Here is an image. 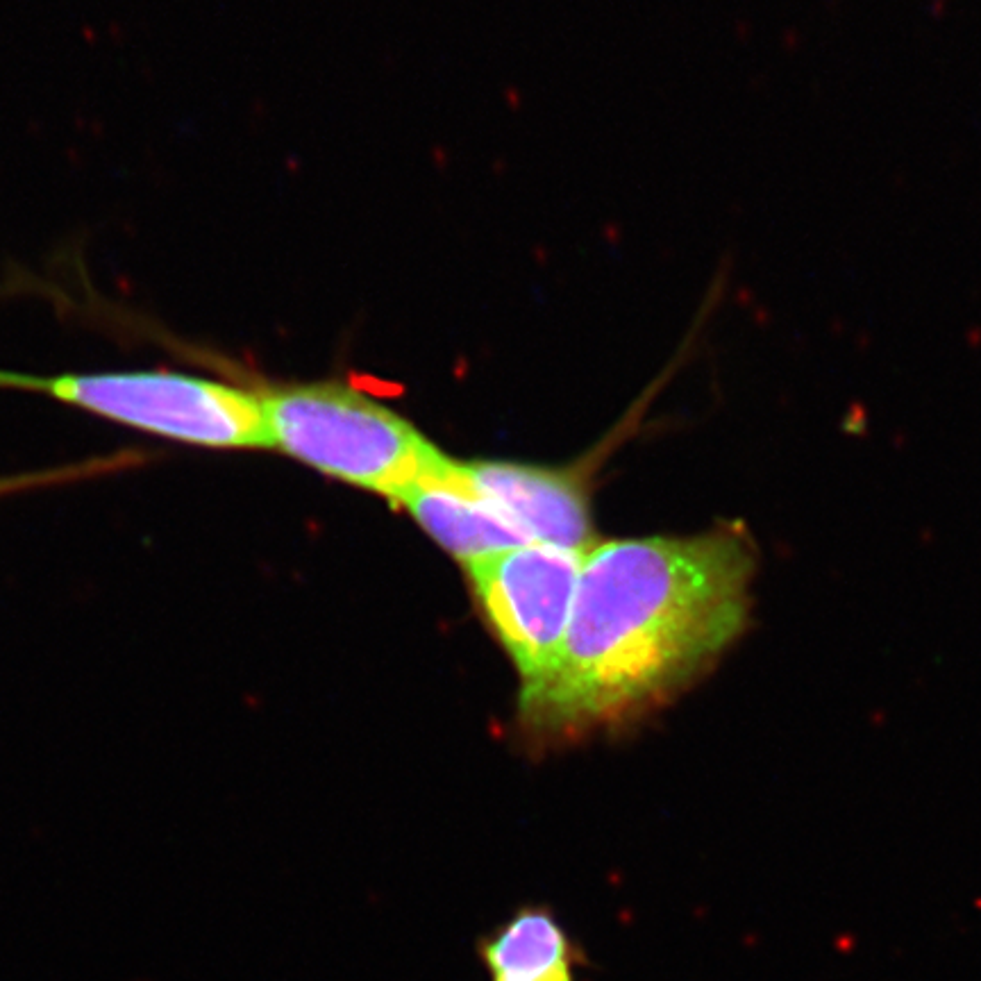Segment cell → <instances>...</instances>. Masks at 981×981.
I'll list each match as a JSON object with an SVG mask.
<instances>
[{
    "instance_id": "cell-1",
    "label": "cell",
    "mask_w": 981,
    "mask_h": 981,
    "mask_svg": "<svg viewBox=\"0 0 981 981\" xmlns=\"http://www.w3.org/2000/svg\"><path fill=\"white\" fill-rule=\"evenodd\" d=\"M757 550L743 527L609 541L584 552L568 630L521 718L573 736L673 698L743 634Z\"/></svg>"
},
{
    "instance_id": "cell-2",
    "label": "cell",
    "mask_w": 981,
    "mask_h": 981,
    "mask_svg": "<svg viewBox=\"0 0 981 981\" xmlns=\"http://www.w3.org/2000/svg\"><path fill=\"white\" fill-rule=\"evenodd\" d=\"M271 448L398 502L425 482H455L459 461L416 427L346 382L255 384Z\"/></svg>"
},
{
    "instance_id": "cell-3",
    "label": "cell",
    "mask_w": 981,
    "mask_h": 981,
    "mask_svg": "<svg viewBox=\"0 0 981 981\" xmlns=\"http://www.w3.org/2000/svg\"><path fill=\"white\" fill-rule=\"evenodd\" d=\"M0 389L41 393L80 412L205 450H271L253 384L169 368L25 373L0 368Z\"/></svg>"
},
{
    "instance_id": "cell-4",
    "label": "cell",
    "mask_w": 981,
    "mask_h": 981,
    "mask_svg": "<svg viewBox=\"0 0 981 981\" xmlns=\"http://www.w3.org/2000/svg\"><path fill=\"white\" fill-rule=\"evenodd\" d=\"M584 552L525 543L468 566L475 598L523 677L548 673L573 611Z\"/></svg>"
},
{
    "instance_id": "cell-5",
    "label": "cell",
    "mask_w": 981,
    "mask_h": 981,
    "mask_svg": "<svg viewBox=\"0 0 981 981\" xmlns=\"http://www.w3.org/2000/svg\"><path fill=\"white\" fill-rule=\"evenodd\" d=\"M461 480L516 525L530 543L586 552L589 507L575 475L514 461H464Z\"/></svg>"
},
{
    "instance_id": "cell-6",
    "label": "cell",
    "mask_w": 981,
    "mask_h": 981,
    "mask_svg": "<svg viewBox=\"0 0 981 981\" xmlns=\"http://www.w3.org/2000/svg\"><path fill=\"white\" fill-rule=\"evenodd\" d=\"M416 523L466 566L530 543L500 511L473 493L461 480L425 482L398 500Z\"/></svg>"
},
{
    "instance_id": "cell-7",
    "label": "cell",
    "mask_w": 981,
    "mask_h": 981,
    "mask_svg": "<svg viewBox=\"0 0 981 981\" xmlns=\"http://www.w3.org/2000/svg\"><path fill=\"white\" fill-rule=\"evenodd\" d=\"M491 981H582V950L557 913L527 904L480 941Z\"/></svg>"
},
{
    "instance_id": "cell-8",
    "label": "cell",
    "mask_w": 981,
    "mask_h": 981,
    "mask_svg": "<svg viewBox=\"0 0 981 981\" xmlns=\"http://www.w3.org/2000/svg\"><path fill=\"white\" fill-rule=\"evenodd\" d=\"M139 461H141V455H137V452H121V455L96 457V459L78 461V464L48 468V471L0 475V498L14 496V493L35 491V489H48V486L73 484V482L89 480V477L105 475V473H112V471H123V468H130L132 464H139Z\"/></svg>"
}]
</instances>
